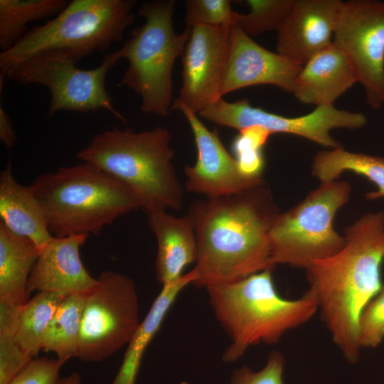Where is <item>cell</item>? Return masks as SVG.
Instances as JSON below:
<instances>
[{
	"label": "cell",
	"mask_w": 384,
	"mask_h": 384,
	"mask_svg": "<svg viewBox=\"0 0 384 384\" xmlns=\"http://www.w3.org/2000/svg\"><path fill=\"white\" fill-rule=\"evenodd\" d=\"M216 124L238 130L257 126L271 134L283 133L297 135L329 149L341 147L331 135L334 129H357L367 123L361 112L319 106L310 113L299 117H285L252 107L246 99L229 102L220 97L198 114Z\"/></svg>",
	"instance_id": "8fae6325"
},
{
	"label": "cell",
	"mask_w": 384,
	"mask_h": 384,
	"mask_svg": "<svg viewBox=\"0 0 384 384\" xmlns=\"http://www.w3.org/2000/svg\"><path fill=\"white\" fill-rule=\"evenodd\" d=\"M344 171L364 176L377 186L366 195L369 200L384 197V158L345 150L342 146L318 152L312 163V174L321 183L336 181Z\"/></svg>",
	"instance_id": "603a6c76"
},
{
	"label": "cell",
	"mask_w": 384,
	"mask_h": 384,
	"mask_svg": "<svg viewBox=\"0 0 384 384\" xmlns=\"http://www.w3.org/2000/svg\"><path fill=\"white\" fill-rule=\"evenodd\" d=\"M232 25L198 26L182 55V87L176 98L196 114L220 98L219 90L226 66Z\"/></svg>",
	"instance_id": "4fadbf2b"
},
{
	"label": "cell",
	"mask_w": 384,
	"mask_h": 384,
	"mask_svg": "<svg viewBox=\"0 0 384 384\" xmlns=\"http://www.w3.org/2000/svg\"><path fill=\"white\" fill-rule=\"evenodd\" d=\"M194 279L195 275L191 270L178 282L162 286L146 316L129 342L122 363L112 384H135L144 351L159 330L179 294Z\"/></svg>",
	"instance_id": "7402d4cb"
},
{
	"label": "cell",
	"mask_w": 384,
	"mask_h": 384,
	"mask_svg": "<svg viewBox=\"0 0 384 384\" xmlns=\"http://www.w3.org/2000/svg\"><path fill=\"white\" fill-rule=\"evenodd\" d=\"M171 140L163 127L140 132L114 127L95 135L77 156L130 188L147 215L180 210L183 189L173 162Z\"/></svg>",
	"instance_id": "277c9868"
},
{
	"label": "cell",
	"mask_w": 384,
	"mask_h": 384,
	"mask_svg": "<svg viewBox=\"0 0 384 384\" xmlns=\"http://www.w3.org/2000/svg\"><path fill=\"white\" fill-rule=\"evenodd\" d=\"M58 384H81V377L78 373H73L60 379Z\"/></svg>",
	"instance_id": "e575fe53"
},
{
	"label": "cell",
	"mask_w": 384,
	"mask_h": 384,
	"mask_svg": "<svg viewBox=\"0 0 384 384\" xmlns=\"http://www.w3.org/2000/svg\"><path fill=\"white\" fill-rule=\"evenodd\" d=\"M294 0H247L250 12L235 13V25L248 36L276 31L285 19Z\"/></svg>",
	"instance_id": "4316f807"
},
{
	"label": "cell",
	"mask_w": 384,
	"mask_h": 384,
	"mask_svg": "<svg viewBox=\"0 0 384 384\" xmlns=\"http://www.w3.org/2000/svg\"><path fill=\"white\" fill-rule=\"evenodd\" d=\"M345 243L336 254L306 269L309 290L334 342L351 364L359 358L361 314L383 287L384 212L363 215L344 231Z\"/></svg>",
	"instance_id": "7a4b0ae2"
},
{
	"label": "cell",
	"mask_w": 384,
	"mask_h": 384,
	"mask_svg": "<svg viewBox=\"0 0 384 384\" xmlns=\"http://www.w3.org/2000/svg\"><path fill=\"white\" fill-rule=\"evenodd\" d=\"M356 82L357 78L350 60L332 42L302 65L292 94L304 104L334 105Z\"/></svg>",
	"instance_id": "ac0fdd59"
},
{
	"label": "cell",
	"mask_w": 384,
	"mask_h": 384,
	"mask_svg": "<svg viewBox=\"0 0 384 384\" xmlns=\"http://www.w3.org/2000/svg\"><path fill=\"white\" fill-rule=\"evenodd\" d=\"M384 338V285L362 311L358 326V343L375 348Z\"/></svg>",
	"instance_id": "f546056e"
},
{
	"label": "cell",
	"mask_w": 384,
	"mask_h": 384,
	"mask_svg": "<svg viewBox=\"0 0 384 384\" xmlns=\"http://www.w3.org/2000/svg\"><path fill=\"white\" fill-rule=\"evenodd\" d=\"M174 0L144 1L137 15L145 22L134 28L118 50L128 62L119 85L139 95L141 111L166 117L172 109V71L176 60L182 56L191 28L181 33L174 28Z\"/></svg>",
	"instance_id": "52a82bcc"
},
{
	"label": "cell",
	"mask_w": 384,
	"mask_h": 384,
	"mask_svg": "<svg viewBox=\"0 0 384 384\" xmlns=\"http://www.w3.org/2000/svg\"><path fill=\"white\" fill-rule=\"evenodd\" d=\"M231 4L230 0H186V26H234L236 12L233 11Z\"/></svg>",
	"instance_id": "f1b7e54d"
},
{
	"label": "cell",
	"mask_w": 384,
	"mask_h": 384,
	"mask_svg": "<svg viewBox=\"0 0 384 384\" xmlns=\"http://www.w3.org/2000/svg\"><path fill=\"white\" fill-rule=\"evenodd\" d=\"M86 293L68 294L58 306L43 335L42 349L55 353L62 366L68 360L77 358Z\"/></svg>",
	"instance_id": "cb8c5ba5"
},
{
	"label": "cell",
	"mask_w": 384,
	"mask_h": 384,
	"mask_svg": "<svg viewBox=\"0 0 384 384\" xmlns=\"http://www.w3.org/2000/svg\"><path fill=\"white\" fill-rule=\"evenodd\" d=\"M284 358L279 351H272L266 365L258 371L249 366L235 368L230 376V384H284Z\"/></svg>",
	"instance_id": "4dcf8cb0"
},
{
	"label": "cell",
	"mask_w": 384,
	"mask_h": 384,
	"mask_svg": "<svg viewBox=\"0 0 384 384\" xmlns=\"http://www.w3.org/2000/svg\"><path fill=\"white\" fill-rule=\"evenodd\" d=\"M270 133L257 126L239 130L234 139L232 150L240 172L251 178H262L265 161L262 148Z\"/></svg>",
	"instance_id": "83f0119b"
},
{
	"label": "cell",
	"mask_w": 384,
	"mask_h": 384,
	"mask_svg": "<svg viewBox=\"0 0 384 384\" xmlns=\"http://www.w3.org/2000/svg\"><path fill=\"white\" fill-rule=\"evenodd\" d=\"M67 296L57 292H41L22 306L14 338L31 356H36L42 349L43 335Z\"/></svg>",
	"instance_id": "484cf974"
},
{
	"label": "cell",
	"mask_w": 384,
	"mask_h": 384,
	"mask_svg": "<svg viewBox=\"0 0 384 384\" xmlns=\"http://www.w3.org/2000/svg\"><path fill=\"white\" fill-rule=\"evenodd\" d=\"M0 140L8 149L14 147L16 142L11 121L2 105L0 106Z\"/></svg>",
	"instance_id": "836d02e7"
},
{
	"label": "cell",
	"mask_w": 384,
	"mask_h": 384,
	"mask_svg": "<svg viewBox=\"0 0 384 384\" xmlns=\"http://www.w3.org/2000/svg\"><path fill=\"white\" fill-rule=\"evenodd\" d=\"M271 270L240 281L206 287L214 314L230 339L222 360L233 363L251 346L277 343L289 330L307 322L319 309L309 289L289 300L277 292Z\"/></svg>",
	"instance_id": "3957f363"
},
{
	"label": "cell",
	"mask_w": 384,
	"mask_h": 384,
	"mask_svg": "<svg viewBox=\"0 0 384 384\" xmlns=\"http://www.w3.org/2000/svg\"><path fill=\"white\" fill-rule=\"evenodd\" d=\"M122 59L117 50L107 54L100 65L82 70L72 60L53 53L33 55L1 70V75L21 85L38 84L48 88L50 101L48 117L60 111L87 112L106 110L123 122L106 90L107 73Z\"/></svg>",
	"instance_id": "9c48e42d"
},
{
	"label": "cell",
	"mask_w": 384,
	"mask_h": 384,
	"mask_svg": "<svg viewBox=\"0 0 384 384\" xmlns=\"http://www.w3.org/2000/svg\"><path fill=\"white\" fill-rule=\"evenodd\" d=\"M40 250L27 238L0 222V302L22 306L28 295V277Z\"/></svg>",
	"instance_id": "44dd1931"
},
{
	"label": "cell",
	"mask_w": 384,
	"mask_h": 384,
	"mask_svg": "<svg viewBox=\"0 0 384 384\" xmlns=\"http://www.w3.org/2000/svg\"><path fill=\"white\" fill-rule=\"evenodd\" d=\"M61 366L57 358H35L9 384H58Z\"/></svg>",
	"instance_id": "d6a6232c"
},
{
	"label": "cell",
	"mask_w": 384,
	"mask_h": 384,
	"mask_svg": "<svg viewBox=\"0 0 384 384\" xmlns=\"http://www.w3.org/2000/svg\"><path fill=\"white\" fill-rule=\"evenodd\" d=\"M0 216L11 232L30 239L40 250L53 237L33 187L17 182L11 161L0 174Z\"/></svg>",
	"instance_id": "ffe728a7"
},
{
	"label": "cell",
	"mask_w": 384,
	"mask_h": 384,
	"mask_svg": "<svg viewBox=\"0 0 384 384\" xmlns=\"http://www.w3.org/2000/svg\"><path fill=\"white\" fill-rule=\"evenodd\" d=\"M172 109L180 110L186 118L197 149L195 164L184 168L188 191L218 198L265 184L262 178H251L240 172L235 159L224 147L217 129L209 130L197 114L176 99Z\"/></svg>",
	"instance_id": "5bb4252c"
},
{
	"label": "cell",
	"mask_w": 384,
	"mask_h": 384,
	"mask_svg": "<svg viewBox=\"0 0 384 384\" xmlns=\"http://www.w3.org/2000/svg\"><path fill=\"white\" fill-rule=\"evenodd\" d=\"M66 0H0V48L6 51L28 31L29 23L56 16Z\"/></svg>",
	"instance_id": "d4e9b609"
},
{
	"label": "cell",
	"mask_w": 384,
	"mask_h": 384,
	"mask_svg": "<svg viewBox=\"0 0 384 384\" xmlns=\"http://www.w3.org/2000/svg\"><path fill=\"white\" fill-rule=\"evenodd\" d=\"M33 358L19 346L14 337H0V384H9Z\"/></svg>",
	"instance_id": "1f68e13d"
},
{
	"label": "cell",
	"mask_w": 384,
	"mask_h": 384,
	"mask_svg": "<svg viewBox=\"0 0 384 384\" xmlns=\"http://www.w3.org/2000/svg\"><path fill=\"white\" fill-rule=\"evenodd\" d=\"M88 235L53 237L40 250L28 279V295L38 292L86 293L97 283L84 267L80 247Z\"/></svg>",
	"instance_id": "e0dca14e"
},
{
	"label": "cell",
	"mask_w": 384,
	"mask_h": 384,
	"mask_svg": "<svg viewBox=\"0 0 384 384\" xmlns=\"http://www.w3.org/2000/svg\"><path fill=\"white\" fill-rule=\"evenodd\" d=\"M187 213L197 241L195 287L231 284L274 268L269 234L279 211L265 184L196 200Z\"/></svg>",
	"instance_id": "6da1fadb"
},
{
	"label": "cell",
	"mask_w": 384,
	"mask_h": 384,
	"mask_svg": "<svg viewBox=\"0 0 384 384\" xmlns=\"http://www.w3.org/2000/svg\"><path fill=\"white\" fill-rule=\"evenodd\" d=\"M31 186L56 238L98 235L119 216L142 208L130 188L87 161L41 174Z\"/></svg>",
	"instance_id": "5b68a950"
},
{
	"label": "cell",
	"mask_w": 384,
	"mask_h": 384,
	"mask_svg": "<svg viewBox=\"0 0 384 384\" xmlns=\"http://www.w3.org/2000/svg\"><path fill=\"white\" fill-rule=\"evenodd\" d=\"M135 0H72L53 18L31 28L0 53V68L36 55L53 53L75 63L124 38L134 21Z\"/></svg>",
	"instance_id": "8992f818"
},
{
	"label": "cell",
	"mask_w": 384,
	"mask_h": 384,
	"mask_svg": "<svg viewBox=\"0 0 384 384\" xmlns=\"http://www.w3.org/2000/svg\"><path fill=\"white\" fill-rule=\"evenodd\" d=\"M85 294L77 358L103 361L128 344L140 324L134 282L117 272L103 271Z\"/></svg>",
	"instance_id": "30bf717a"
},
{
	"label": "cell",
	"mask_w": 384,
	"mask_h": 384,
	"mask_svg": "<svg viewBox=\"0 0 384 384\" xmlns=\"http://www.w3.org/2000/svg\"><path fill=\"white\" fill-rule=\"evenodd\" d=\"M148 222L157 242L156 278L162 286L174 284L184 269L197 260L194 226L188 213L176 217L160 210L148 214Z\"/></svg>",
	"instance_id": "d6986e66"
},
{
	"label": "cell",
	"mask_w": 384,
	"mask_h": 384,
	"mask_svg": "<svg viewBox=\"0 0 384 384\" xmlns=\"http://www.w3.org/2000/svg\"><path fill=\"white\" fill-rule=\"evenodd\" d=\"M351 192L346 181L321 183L295 206L279 213L269 234L272 264L306 270L339 251L345 238L334 230L333 220L348 203Z\"/></svg>",
	"instance_id": "ba28073f"
},
{
	"label": "cell",
	"mask_w": 384,
	"mask_h": 384,
	"mask_svg": "<svg viewBox=\"0 0 384 384\" xmlns=\"http://www.w3.org/2000/svg\"><path fill=\"white\" fill-rule=\"evenodd\" d=\"M342 1L294 0L277 30V53L304 65L331 44Z\"/></svg>",
	"instance_id": "2e32d148"
},
{
	"label": "cell",
	"mask_w": 384,
	"mask_h": 384,
	"mask_svg": "<svg viewBox=\"0 0 384 384\" xmlns=\"http://www.w3.org/2000/svg\"><path fill=\"white\" fill-rule=\"evenodd\" d=\"M302 65L258 45L238 26L231 28L228 58L220 83V97L256 85H272L292 93Z\"/></svg>",
	"instance_id": "9a60e30c"
},
{
	"label": "cell",
	"mask_w": 384,
	"mask_h": 384,
	"mask_svg": "<svg viewBox=\"0 0 384 384\" xmlns=\"http://www.w3.org/2000/svg\"><path fill=\"white\" fill-rule=\"evenodd\" d=\"M333 38L350 60L368 105H384V1H343Z\"/></svg>",
	"instance_id": "7c38bea8"
}]
</instances>
